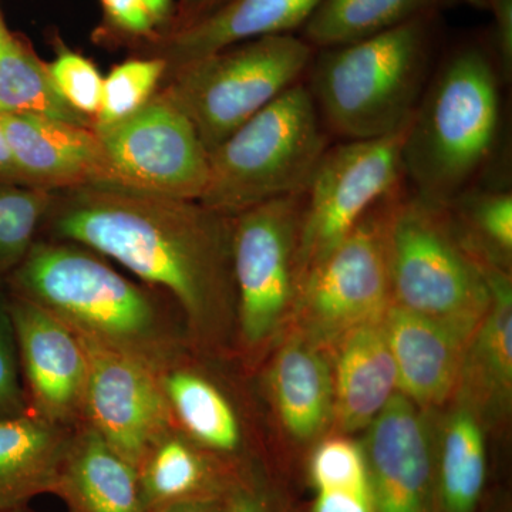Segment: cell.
Wrapping results in <instances>:
<instances>
[{
    "instance_id": "12",
    "label": "cell",
    "mask_w": 512,
    "mask_h": 512,
    "mask_svg": "<svg viewBox=\"0 0 512 512\" xmlns=\"http://www.w3.org/2000/svg\"><path fill=\"white\" fill-rule=\"evenodd\" d=\"M80 339L89 357L83 421L138 468L151 446L175 427L161 373L133 357Z\"/></svg>"
},
{
    "instance_id": "27",
    "label": "cell",
    "mask_w": 512,
    "mask_h": 512,
    "mask_svg": "<svg viewBox=\"0 0 512 512\" xmlns=\"http://www.w3.org/2000/svg\"><path fill=\"white\" fill-rule=\"evenodd\" d=\"M0 114H28L94 127V121L74 110L59 93L47 62L28 36L12 32L0 50Z\"/></svg>"
},
{
    "instance_id": "29",
    "label": "cell",
    "mask_w": 512,
    "mask_h": 512,
    "mask_svg": "<svg viewBox=\"0 0 512 512\" xmlns=\"http://www.w3.org/2000/svg\"><path fill=\"white\" fill-rule=\"evenodd\" d=\"M56 191L0 181V284L35 244Z\"/></svg>"
},
{
    "instance_id": "31",
    "label": "cell",
    "mask_w": 512,
    "mask_h": 512,
    "mask_svg": "<svg viewBox=\"0 0 512 512\" xmlns=\"http://www.w3.org/2000/svg\"><path fill=\"white\" fill-rule=\"evenodd\" d=\"M52 45L55 59L47 67L57 90L74 110L96 120L103 89L100 70L89 57L70 49L59 35L52 37Z\"/></svg>"
},
{
    "instance_id": "35",
    "label": "cell",
    "mask_w": 512,
    "mask_h": 512,
    "mask_svg": "<svg viewBox=\"0 0 512 512\" xmlns=\"http://www.w3.org/2000/svg\"><path fill=\"white\" fill-rule=\"evenodd\" d=\"M494 16L490 50L503 83L512 77V0H494L490 8Z\"/></svg>"
},
{
    "instance_id": "34",
    "label": "cell",
    "mask_w": 512,
    "mask_h": 512,
    "mask_svg": "<svg viewBox=\"0 0 512 512\" xmlns=\"http://www.w3.org/2000/svg\"><path fill=\"white\" fill-rule=\"evenodd\" d=\"M312 512H376L369 473L340 477L313 484Z\"/></svg>"
},
{
    "instance_id": "41",
    "label": "cell",
    "mask_w": 512,
    "mask_h": 512,
    "mask_svg": "<svg viewBox=\"0 0 512 512\" xmlns=\"http://www.w3.org/2000/svg\"><path fill=\"white\" fill-rule=\"evenodd\" d=\"M12 30L6 25L5 15H3L2 5H0V50L8 43Z\"/></svg>"
},
{
    "instance_id": "38",
    "label": "cell",
    "mask_w": 512,
    "mask_h": 512,
    "mask_svg": "<svg viewBox=\"0 0 512 512\" xmlns=\"http://www.w3.org/2000/svg\"><path fill=\"white\" fill-rule=\"evenodd\" d=\"M227 495H224V497L191 498V500L175 501V503L151 508L146 512H228Z\"/></svg>"
},
{
    "instance_id": "40",
    "label": "cell",
    "mask_w": 512,
    "mask_h": 512,
    "mask_svg": "<svg viewBox=\"0 0 512 512\" xmlns=\"http://www.w3.org/2000/svg\"><path fill=\"white\" fill-rule=\"evenodd\" d=\"M0 181L25 185L22 178H20L18 168L13 163L12 156H10L8 143H6L5 136H3L2 128H0Z\"/></svg>"
},
{
    "instance_id": "13",
    "label": "cell",
    "mask_w": 512,
    "mask_h": 512,
    "mask_svg": "<svg viewBox=\"0 0 512 512\" xmlns=\"http://www.w3.org/2000/svg\"><path fill=\"white\" fill-rule=\"evenodd\" d=\"M6 302L30 416L57 426H77L83 421L89 379V357L82 339L35 303L10 295Z\"/></svg>"
},
{
    "instance_id": "28",
    "label": "cell",
    "mask_w": 512,
    "mask_h": 512,
    "mask_svg": "<svg viewBox=\"0 0 512 512\" xmlns=\"http://www.w3.org/2000/svg\"><path fill=\"white\" fill-rule=\"evenodd\" d=\"M446 208L461 237L507 269L512 254V192L474 187Z\"/></svg>"
},
{
    "instance_id": "43",
    "label": "cell",
    "mask_w": 512,
    "mask_h": 512,
    "mask_svg": "<svg viewBox=\"0 0 512 512\" xmlns=\"http://www.w3.org/2000/svg\"><path fill=\"white\" fill-rule=\"evenodd\" d=\"M0 512H28V510H26L25 505H23V507L0 508Z\"/></svg>"
},
{
    "instance_id": "8",
    "label": "cell",
    "mask_w": 512,
    "mask_h": 512,
    "mask_svg": "<svg viewBox=\"0 0 512 512\" xmlns=\"http://www.w3.org/2000/svg\"><path fill=\"white\" fill-rule=\"evenodd\" d=\"M406 181L370 208L355 228L303 276L293 305L299 336L319 349L379 322L392 305L389 228Z\"/></svg>"
},
{
    "instance_id": "14",
    "label": "cell",
    "mask_w": 512,
    "mask_h": 512,
    "mask_svg": "<svg viewBox=\"0 0 512 512\" xmlns=\"http://www.w3.org/2000/svg\"><path fill=\"white\" fill-rule=\"evenodd\" d=\"M369 427L363 451L376 512H439L436 447L416 404L397 392Z\"/></svg>"
},
{
    "instance_id": "26",
    "label": "cell",
    "mask_w": 512,
    "mask_h": 512,
    "mask_svg": "<svg viewBox=\"0 0 512 512\" xmlns=\"http://www.w3.org/2000/svg\"><path fill=\"white\" fill-rule=\"evenodd\" d=\"M161 384L175 427L185 437L215 453L237 450L241 443L237 414L210 380L175 365L161 375Z\"/></svg>"
},
{
    "instance_id": "9",
    "label": "cell",
    "mask_w": 512,
    "mask_h": 512,
    "mask_svg": "<svg viewBox=\"0 0 512 512\" xmlns=\"http://www.w3.org/2000/svg\"><path fill=\"white\" fill-rule=\"evenodd\" d=\"M303 202L305 194L288 195L232 218L239 335L248 348L271 339L293 311Z\"/></svg>"
},
{
    "instance_id": "20",
    "label": "cell",
    "mask_w": 512,
    "mask_h": 512,
    "mask_svg": "<svg viewBox=\"0 0 512 512\" xmlns=\"http://www.w3.org/2000/svg\"><path fill=\"white\" fill-rule=\"evenodd\" d=\"M55 494L72 512H144L137 468L84 421L73 431Z\"/></svg>"
},
{
    "instance_id": "22",
    "label": "cell",
    "mask_w": 512,
    "mask_h": 512,
    "mask_svg": "<svg viewBox=\"0 0 512 512\" xmlns=\"http://www.w3.org/2000/svg\"><path fill=\"white\" fill-rule=\"evenodd\" d=\"M269 379L279 417L293 439L311 441L333 423V373L322 349L296 335L279 350Z\"/></svg>"
},
{
    "instance_id": "17",
    "label": "cell",
    "mask_w": 512,
    "mask_h": 512,
    "mask_svg": "<svg viewBox=\"0 0 512 512\" xmlns=\"http://www.w3.org/2000/svg\"><path fill=\"white\" fill-rule=\"evenodd\" d=\"M383 328L396 363L399 392L420 407L446 402L456 392L470 339L394 305L384 315Z\"/></svg>"
},
{
    "instance_id": "18",
    "label": "cell",
    "mask_w": 512,
    "mask_h": 512,
    "mask_svg": "<svg viewBox=\"0 0 512 512\" xmlns=\"http://www.w3.org/2000/svg\"><path fill=\"white\" fill-rule=\"evenodd\" d=\"M491 303L468 340L456 392L461 406L495 416L507 409L512 390V286L510 272L481 256Z\"/></svg>"
},
{
    "instance_id": "15",
    "label": "cell",
    "mask_w": 512,
    "mask_h": 512,
    "mask_svg": "<svg viewBox=\"0 0 512 512\" xmlns=\"http://www.w3.org/2000/svg\"><path fill=\"white\" fill-rule=\"evenodd\" d=\"M0 128L26 187L47 191L116 187L94 127L28 114H0Z\"/></svg>"
},
{
    "instance_id": "10",
    "label": "cell",
    "mask_w": 512,
    "mask_h": 512,
    "mask_svg": "<svg viewBox=\"0 0 512 512\" xmlns=\"http://www.w3.org/2000/svg\"><path fill=\"white\" fill-rule=\"evenodd\" d=\"M409 124L389 136L328 148L303 192L299 285L373 205L406 181L402 150Z\"/></svg>"
},
{
    "instance_id": "4",
    "label": "cell",
    "mask_w": 512,
    "mask_h": 512,
    "mask_svg": "<svg viewBox=\"0 0 512 512\" xmlns=\"http://www.w3.org/2000/svg\"><path fill=\"white\" fill-rule=\"evenodd\" d=\"M437 16L316 50L305 83L330 136L370 140L412 121L434 72Z\"/></svg>"
},
{
    "instance_id": "5",
    "label": "cell",
    "mask_w": 512,
    "mask_h": 512,
    "mask_svg": "<svg viewBox=\"0 0 512 512\" xmlns=\"http://www.w3.org/2000/svg\"><path fill=\"white\" fill-rule=\"evenodd\" d=\"M329 147L330 134L302 80L210 151V183L201 202L235 217L303 194Z\"/></svg>"
},
{
    "instance_id": "2",
    "label": "cell",
    "mask_w": 512,
    "mask_h": 512,
    "mask_svg": "<svg viewBox=\"0 0 512 512\" xmlns=\"http://www.w3.org/2000/svg\"><path fill=\"white\" fill-rule=\"evenodd\" d=\"M3 285L10 296L52 313L80 338L140 360L161 375L178 365L180 343L154 293L92 249L37 238Z\"/></svg>"
},
{
    "instance_id": "36",
    "label": "cell",
    "mask_w": 512,
    "mask_h": 512,
    "mask_svg": "<svg viewBox=\"0 0 512 512\" xmlns=\"http://www.w3.org/2000/svg\"><path fill=\"white\" fill-rule=\"evenodd\" d=\"M227 2L228 0H175L174 22L167 35L180 32V30L200 22Z\"/></svg>"
},
{
    "instance_id": "19",
    "label": "cell",
    "mask_w": 512,
    "mask_h": 512,
    "mask_svg": "<svg viewBox=\"0 0 512 512\" xmlns=\"http://www.w3.org/2000/svg\"><path fill=\"white\" fill-rule=\"evenodd\" d=\"M335 416L345 433L366 429L399 392L383 319L353 329L335 345Z\"/></svg>"
},
{
    "instance_id": "7",
    "label": "cell",
    "mask_w": 512,
    "mask_h": 512,
    "mask_svg": "<svg viewBox=\"0 0 512 512\" xmlns=\"http://www.w3.org/2000/svg\"><path fill=\"white\" fill-rule=\"evenodd\" d=\"M316 50L301 36L258 37L181 67L161 84L208 153L308 73Z\"/></svg>"
},
{
    "instance_id": "16",
    "label": "cell",
    "mask_w": 512,
    "mask_h": 512,
    "mask_svg": "<svg viewBox=\"0 0 512 512\" xmlns=\"http://www.w3.org/2000/svg\"><path fill=\"white\" fill-rule=\"evenodd\" d=\"M322 0H228L210 16L180 32L160 36L134 56H154L167 64L164 80L181 67L224 47L302 29ZM163 80V82H164ZM163 84V83H161Z\"/></svg>"
},
{
    "instance_id": "32",
    "label": "cell",
    "mask_w": 512,
    "mask_h": 512,
    "mask_svg": "<svg viewBox=\"0 0 512 512\" xmlns=\"http://www.w3.org/2000/svg\"><path fill=\"white\" fill-rule=\"evenodd\" d=\"M103 18L93 40L106 47H128L133 53L160 37L144 0H99Z\"/></svg>"
},
{
    "instance_id": "1",
    "label": "cell",
    "mask_w": 512,
    "mask_h": 512,
    "mask_svg": "<svg viewBox=\"0 0 512 512\" xmlns=\"http://www.w3.org/2000/svg\"><path fill=\"white\" fill-rule=\"evenodd\" d=\"M232 218L201 201L157 197L111 185L56 191L43 229L119 262L175 299L191 335H220L237 315Z\"/></svg>"
},
{
    "instance_id": "11",
    "label": "cell",
    "mask_w": 512,
    "mask_h": 512,
    "mask_svg": "<svg viewBox=\"0 0 512 512\" xmlns=\"http://www.w3.org/2000/svg\"><path fill=\"white\" fill-rule=\"evenodd\" d=\"M94 130L116 187L175 200L204 197L210 153L190 119L163 90L126 119Z\"/></svg>"
},
{
    "instance_id": "33",
    "label": "cell",
    "mask_w": 512,
    "mask_h": 512,
    "mask_svg": "<svg viewBox=\"0 0 512 512\" xmlns=\"http://www.w3.org/2000/svg\"><path fill=\"white\" fill-rule=\"evenodd\" d=\"M29 414L19 380V356L8 302L0 299V419Z\"/></svg>"
},
{
    "instance_id": "39",
    "label": "cell",
    "mask_w": 512,
    "mask_h": 512,
    "mask_svg": "<svg viewBox=\"0 0 512 512\" xmlns=\"http://www.w3.org/2000/svg\"><path fill=\"white\" fill-rule=\"evenodd\" d=\"M144 3L160 35H167L174 22L175 0H144Z\"/></svg>"
},
{
    "instance_id": "21",
    "label": "cell",
    "mask_w": 512,
    "mask_h": 512,
    "mask_svg": "<svg viewBox=\"0 0 512 512\" xmlns=\"http://www.w3.org/2000/svg\"><path fill=\"white\" fill-rule=\"evenodd\" d=\"M72 434L30 414L0 419V508L56 493Z\"/></svg>"
},
{
    "instance_id": "37",
    "label": "cell",
    "mask_w": 512,
    "mask_h": 512,
    "mask_svg": "<svg viewBox=\"0 0 512 512\" xmlns=\"http://www.w3.org/2000/svg\"><path fill=\"white\" fill-rule=\"evenodd\" d=\"M228 512H269L264 497L242 483H237L227 495Z\"/></svg>"
},
{
    "instance_id": "25",
    "label": "cell",
    "mask_w": 512,
    "mask_h": 512,
    "mask_svg": "<svg viewBox=\"0 0 512 512\" xmlns=\"http://www.w3.org/2000/svg\"><path fill=\"white\" fill-rule=\"evenodd\" d=\"M487 476L483 424L473 410L458 404L436 448L439 512H476Z\"/></svg>"
},
{
    "instance_id": "23",
    "label": "cell",
    "mask_w": 512,
    "mask_h": 512,
    "mask_svg": "<svg viewBox=\"0 0 512 512\" xmlns=\"http://www.w3.org/2000/svg\"><path fill=\"white\" fill-rule=\"evenodd\" d=\"M137 470L144 512L175 501L224 497L237 484L177 427L151 446Z\"/></svg>"
},
{
    "instance_id": "6",
    "label": "cell",
    "mask_w": 512,
    "mask_h": 512,
    "mask_svg": "<svg viewBox=\"0 0 512 512\" xmlns=\"http://www.w3.org/2000/svg\"><path fill=\"white\" fill-rule=\"evenodd\" d=\"M392 305L471 339L490 308L480 255L458 234L446 207L406 188L389 228Z\"/></svg>"
},
{
    "instance_id": "3",
    "label": "cell",
    "mask_w": 512,
    "mask_h": 512,
    "mask_svg": "<svg viewBox=\"0 0 512 512\" xmlns=\"http://www.w3.org/2000/svg\"><path fill=\"white\" fill-rule=\"evenodd\" d=\"M503 84L483 43L456 47L434 69L403 144L404 180L413 194L447 207L477 187L500 141Z\"/></svg>"
},
{
    "instance_id": "42",
    "label": "cell",
    "mask_w": 512,
    "mask_h": 512,
    "mask_svg": "<svg viewBox=\"0 0 512 512\" xmlns=\"http://www.w3.org/2000/svg\"><path fill=\"white\" fill-rule=\"evenodd\" d=\"M466 2L471 3V5L478 6V8L490 10L491 6H493L494 0H466Z\"/></svg>"
},
{
    "instance_id": "30",
    "label": "cell",
    "mask_w": 512,
    "mask_h": 512,
    "mask_svg": "<svg viewBox=\"0 0 512 512\" xmlns=\"http://www.w3.org/2000/svg\"><path fill=\"white\" fill-rule=\"evenodd\" d=\"M167 64L154 56H134L103 77L100 110L94 127L109 126L140 110L163 83Z\"/></svg>"
},
{
    "instance_id": "24",
    "label": "cell",
    "mask_w": 512,
    "mask_h": 512,
    "mask_svg": "<svg viewBox=\"0 0 512 512\" xmlns=\"http://www.w3.org/2000/svg\"><path fill=\"white\" fill-rule=\"evenodd\" d=\"M460 0H322L303 25L302 39L315 50L348 45Z\"/></svg>"
}]
</instances>
